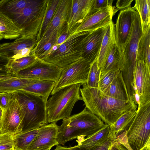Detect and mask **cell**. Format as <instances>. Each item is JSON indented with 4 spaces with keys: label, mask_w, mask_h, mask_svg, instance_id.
<instances>
[{
    "label": "cell",
    "mask_w": 150,
    "mask_h": 150,
    "mask_svg": "<svg viewBox=\"0 0 150 150\" xmlns=\"http://www.w3.org/2000/svg\"><path fill=\"white\" fill-rule=\"evenodd\" d=\"M82 85L80 91L86 107L105 124L111 125L125 113L137 108V104L132 100H119L106 95L98 88L89 87L86 84Z\"/></svg>",
    "instance_id": "6da1fadb"
},
{
    "label": "cell",
    "mask_w": 150,
    "mask_h": 150,
    "mask_svg": "<svg viewBox=\"0 0 150 150\" xmlns=\"http://www.w3.org/2000/svg\"><path fill=\"white\" fill-rule=\"evenodd\" d=\"M62 120L58 126L57 141L63 145L76 138L90 137L107 125L86 107L80 112Z\"/></svg>",
    "instance_id": "7a4b0ae2"
},
{
    "label": "cell",
    "mask_w": 150,
    "mask_h": 150,
    "mask_svg": "<svg viewBox=\"0 0 150 150\" xmlns=\"http://www.w3.org/2000/svg\"><path fill=\"white\" fill-rule=\"evenodd\" d=\"M13 93L24 115L22 132L38 129L48 124L46 103L41 97L22 90Z\"/></svg>",
    "instance_id": "3957f363"
},
{
    "label": "cell",
    "mask_w": 150,
    "mask_h": 150,
    "mask_svg": "<svg viewBox=\"0 0 150 150\" xmlns=\"http://www.w3.org/2000/svg\"><path fill=\"white\" fill-rule=\"evenodd\" d=\"M90 31L72 33L63 43L54 46L42 60L61 68L81 59L84 40Z\"/></svg>",
    "instance_id": "277c9868"
},
{
    "label": "cell",
    "mask_w": 150,
    "mask_h": 150,
    "mask_svg": "<svg viewBox=\"0 0 150 150\" xmlns=\"http://www.w3.org/2000/svg\"><path fill=\"white\" fill-rule=\"evenodd\" d=\"M81 85L77 83L65 87L49 98L46 104L48 124L56 123L70 116L75 103L82 100L80 91Z\"/></svg>",
    "instance_id": "5b68a950"
},
{
    "label": "cell",
    "mask_w": 150,
    "mask_h": 150,
    "mask_svg": "<svg viewBox=\"0 0 150 150\" xmlns=\"http://www.w3.org/2000/svg\"><path fill=\"white\" fill-rule=\"evenodd\" d=\"M123 132L129 150H144L150 144V101L138 107L132 122Z\"/></svg>",
    "instance_id": "8992f818"
},
{
    "label": "cell",
    "mask_w": 150,
    "mask_h": 150,
    "mask_svg": "<svg viewBox=\"0 0 150 150\" xmlns=\"http://www.w3.org/2000/svg\"><path fill=\"white\" fill-rule=\"evenodd\" d=\"M48 0H29L18 12L9 16L22 36L36 38L47 8Z\"/></svg>",
    "instance_id": "52a82bcc"
},
{
    "label": "cell",
    "mask_w": 150,
    "mask_h": 150,
    "mask_svg": "<svg viewBox=\"0 0 150 150\" xmlns=\"http://www.w3.org/2000/svg\"><path fill=\"white\" fill-rule=\"evenodd\" d=\"M91 64L82 58L78 61L62 68L60 77L52 91V95L60 90L74 84H86Z\"/></svg>",
    "instance_id": "ba28073f"
},
{
    "label": "cell",
    "mask_w": 150,
    "mask_h": 150,
    "mask_svg": "<svg viewBox=\"0 0 150 150\" xmlns=\"http://www.w3.org/2000/svg\"><path fill=\"white\" fill-rule=\"evenodd\" d=\"M23 119L22 110L13 94L9 103L3 110L0 122V134L8 133L14 136L20 133L22 131Z\"/></svg>",
    "instance_id": "9c48e42d"
},
{
    "label": "cell",
    "mask_w": 150,
    "mask_h": 150,
    "mask_svg": "<svg viewBox=\"0 0 150 150\" xmlns=\"http://www.w3.org/2000/svg\"><path fill=\"white\" fill-rule=\"evenodd\" d=\"M62 69L55 65L38 59L34 64L13 76L27 79L57 81L60 77Z\"/></svg>",
    "instance_id": "30bf717a"
},
{
    "label": "cell",
    "mask_w": 150,
    "mask_h": 150,
    "mask_svg": "<svg viewBox=\"0 0 150 150\" xmlns=\"http://www.w3.org/2000/svg\"><path fill=\"white\" fill-rule=\"evenodd\" d=\"M135 101L139 107L150 101V69L143 62L136 60L134 76Z\"/></svg>",
    "instance_id": "8fae6325"
},
{
    "label": "cell",
    "mask_w": 150,
    "mask_h": 150,
    "mask_svg": "<svg viewBox=\"0 0 150 150\" xmlns=\"http://www.w3.org/2000/svg\"><path fill=\"white\" fill-rule=\"evenodd\" d=\"M37 44L36 38L21 36L10 42L0 44V56L15 59L29 55Z\"/></svg>",
    "instance_id": "7c38bea8"
},
{
    "label": "cell",
    "mask_w": 150,
    "mask_h": 150,
    "mask_svg": "<svg viewBox=\"0 0 150 150\" xmlns=\"http://www.w3.org/2000/svg\"><path fill=\"white\" fill-rule=\"evenodd\" d=\"M142 33L140 17L135 11L131 33L122 53L124 68H135L138 43Z\"/></svg>",
    "instance_id": "4fadbf2b"
},
{
    "label": "cell",
    "mask_w": 150,
    "mask_h": 150,
    "mask_svg": "<svg viewBox=\"0 0 150 150\" xmlns=\"http://www.w3.org/2000/svg\"><path fill=\"white\" fill-rule=\"evenodd\" d=\"M135 10L134 6L120 11L117 20L115 29L116 45L122 53L131 33Z\"/></svg>",
    "instance_id": "5bb4252c"
},
{
    "label": "cell",
    "mask_w": 150,
    "mask_h": 150,
    "mask_svg": "<svg viewBox=\"0 0 150 150\" xmlns=\"http://www.w3.org/2000/svg\"><path fill=\"white\" fill-rule=\"evenodd\" d=\"M71 2L72 0H60L42 38L33 50H37L44 45L55 32L67 22Z\"/></svg>",
    "instance_id": "9a60e30c"
},
{
    "label": "cell",
    "mask_w": 150,
    "mask_h": 150,
    "mask_svg": "<svg viewBox=\"0 0 150 150\" xmlns=\"http://www.w3.org/2000/svg\"><path fill=\"white\" fill-rule=\"evenodd\" d=\"M58 126L51 123L38 129V133L27 150H38L59 145L57 141Z\"/></svg>",
    "instance_id": "2e32d148"
},
{
    "label": "cell",
    "mask_w": 150,
    "mask_h": 150,
    "mask_svg": "<svg viewBox=\"0 0 150 150\" xmlns=\"http://www.w3.org/2000/svg\"><path fill=\"white\" fill-rule=\"evenodd\" d=\"M94 0H72L67 20L68 30L71 34L85 20L91 10Z\"/></svg>",
    "instance_id": "e0dca14e"
},
{
    "label": "cell",
    "mask_w": 150,
    "mask_h": 150,
    "mask_svg": "<svg viewBox=\"0 0 150 150\" xmlns=\"http://www.w3.org/2000/svg\"><path fill=\"white\" fill-rule=\"evenodd\" d=\"M119 10L110 5L98 11L87 17L74 33L92 31L107 26L112 21L113 16Z\"/></svg>",
    "instance_id": "ac0fdd59"
},
{
    "label": "cell",
    "mask_w": 150,
    "mask_h": 150,
    "mask_svg": "<svg viewBox=\"0 0 150 150\" xmlns=\"http://www.w3.org/2000/svg\"><path fill=\"white\" fill-rule=\"evenodd\" d=\"M107 26L90 31L84 40L81 57L91 64L98 58Z\"/></svg>",
    "instance_id": "d6986e66"
},
{
    "label": "cell",
    "mask_w": 150,
    "mask_h": 150,
    "mask_svg": "<svg viewBox=\"0 0 150 150\" xmlns=\"http://www.w3.org/2000/svg\"><path fill=\"white\" fill-rule=\"evenodd\" d=\"M115 25L113 22L112 21L106 27L97 59L98 68L100 71L114 45L116 44Z\"/></svg>",
    "instance_id": "ffe728a7"
},
{
    "label": "cell",
    "mask_w": 150,
    "mask_h": 150,
    "mask_svg": "<svg viewBox=\"0 0 150 150\" xmlns=\"http://www.w3.org/2000/svg\"><path fill=\"white\" fill-rule=\"evenodd\" d=\"M103 92L109 96L119 100L125 101L130 100L121 71Z\"/></svg>",
    "instance_id": "44dd1931"
},
{
    "label": "cell",
    "mask_w": 150,
    "mask_h": 150,
    "mask_svg": "<svg viewBox=\"0 0 150 150\" xmlns=\"http://www.w3.org/2000/svg\"><path fill=\"white\" fill-rule=\"evenodd\" d=\"M137 112V108H135L126 112L109 125L108 138L113 140L120 132L127 129L133 121Z\"/></svg>",
    "instance_id": "7402d4cb"
},
{
    "label": "cell",
    "mask_w": 150,
    "mask_h": 150,
    "mask_svg": "<svg viewBox=\"0 0 150 150\" xmlns=\"http://www.w3.org/2000/svg\"><path fill=\"white\" fill-rule=\"evenodd\" d=\"M38 81L20 78L14 76L0 79V93L13 92L21 90Z\"/></svg>",
    "instance_id": "603a6c76"
},
{
    "label": "cell",
    "mask_w": 150,
    "mask_h": 150,
    "mask_svg": "<svg viewBox=\"0 0 150 150\" xmlns=\"http://www.w3.org/2000/svg\"><path fill=\"white\" fill-rule=\"evenodd\" d=\"M122 53L115 44L100 70V77L112 70L122 71L123 70Z\"/></svg>",
    "instance_id": "cb8c5ba5"
},
{
    "label": "cell",
    "mask_w": 150,
    "mask_h": 150,
    "mask_svg": "<svg viewBox=\"0 0 150 150\" xmlns=\"http://www.w3.org/2000/svg\"><path fill=\"white\" fill-rule=\"evenodd\" d=\"M57 81L50 80H39L24 88L22 90L41 97L46 103Z\"/></svg>",
    "instance_id": "d4e9b609"
},
{
    "label": "cell",
    "mask_w": 150,
    "mask_h": 150,
    "mask_svg": "<svg viewBox=\"0 0 150 150\" xmlns=\"http://www.w3.org/2000/svg\"><path fill=\"white\" fill-rule=\"evenodd\" d=\"M109 129V125H106L104 127L92 136L86 139L79 137L76 141L80 146L90 149L101 145L108 140Z\"/></svg>",
    "instance_id": "484cf974"
},
{
    "label": "cell",
    "mask_w": 150,
    "mask_h": 150,
    "mask_svg": "<svg viewBox=\"0 0 150 150\" xmlns=\"http://www.w3.org/2000/svg\"><path fill=\"white\" fill-rule=\"evenodd\" d=\"M0 33L4 38L13 39L22 36L21 30L7 16L0 12Z\"/></svg>",
    "instance_id": "4316f807"
},
{
    "label": "cell",
    "mask_w": 150,
    "mask_h": 150,
    "mask_svg": "<svg viewBox=\"0 0 150 150\" xmlns=\"http://www.w3.org/2000/svg\"><path fill=\"white\" fill-rule=\"evenodd\" d=\"M150 25L142 33L139 40L137 60L143 62L150 69Z\"/></svg>",
    "instance_id": "83f0119b"
},
{
    "label": "cell",
    "mask_w": 150,
    "mask_h": 150,
    "mask_svg": "<svg viewBox=\"0 0 150 150\" xmlns=\"http://www.w3.org/2000/svg\"><path fill=\"white\" fill-rule=\"evenodd\" d=\"M38 59L32 51L29 55L15 59H9L7 71L13 76L17 72L29 67Z\"/></svg>",
    "instance_id": "f1b7e54d"
},
{
    "label": "cell",
    "mask_w": 150,
    "mask_h": 150,
    "mask_svg": "<svg viewBox=\"0 0 150 150\" xmlns=\"http://www.w3.org/2000/svg\"><path fill=\"white\" fill-rule=\"evenodd\" d=\"M150 0H136L134 7L140 18L142 33L150 25Z\"/></svg>",
    "instance_id": "f546056e"
},
{
    "label": "cell",
    "mask_w": 150,
    "mask_h": 150,
    "mask_svg": "<svg viewBox=\"0 0 150 150\" xmlns=\"http://www.w3.org/2000/svg\"><path fill=\"white\" fill-rule=\"evenodd\" d=\"M60 0H48L47 9L36 38L37 44L42 38Z\"/></svg>",
    "instance_id": "4dcf8cb0"
},
{
    "label": "cell",
    "mask_w": 150,
    "mask_h": 150,
    "mask_svg": "<svg viewBox=\"0 0 150 150\" xmlns=\"http://www.w3.org/2000/svg\"><path fill=\"white\" fill-rule=\"evenodd\" d=\"M38 129L21 132L14 136L15 149L16 150H27L37 134Z\"/></svg>",
    "instance_id": "1f68e13d"
},
{
    "label": "cell",
    "mask_w": 150,
    "mask_h": 150,
    "mask_svg": "<svg viewBox=\"0 0 150 150\" xmlns=\"http://www.w3.org/2000/svg\"><path fill=\"white\" fill-rule=\"evenodd\" d=\"M59 29L55 32L44 45L37 50H33V52L38 59L40 60L43 59L55 45L58 37Z\"/></svg>",
    "instance_id": "d6a6232c"
},
{
    "label": "cell",
    "mask_w": 150,
    "mask_h": 150,
    "mask_svg": "<svg viewBox=\"0 0 150 150\" xmlns=\"http://www.w3.org/2000/svg\"><path fill=\"white\" fill-rule=\"evenodd\" d=\"M100 71L98 68L97 59L91 64L86 86L98 88Z\"/></svg>",
    "instance_id": "836d02e7"
},
{
    "label": "cell",
    "mask_w": 150,
    "mask_h": 150,
    "mask_svg": "<svg viewBox=\"0 0 150 150\" xmlns=\"http://www.w3.org/2000/svg\"><path fill=\"white\" fill-rule=\"evenodd\" d=\"M120 71L112 70L100 77L98 88L103 92L109 86Z\"/></svg>",
    "instance_id": "e575fe53"
},
{
    "label": "cell",
    "mask_w": 150,
    "mask_h": 150,
    "mask_svg": "<svg viewBox=\"0 0 150 150\" xmlns=\"http://www.w3.org/2000/svg\"><path fill=\"white\" fill-rule=\"evenodd\" d=\"M15 149L14 136L8 133L0 134V150Z\"/></svg>",
    "instance_id": "d590c367"
},
{
    "label": "cell",
    "mask_w": 150,
    "mask_h": 150,
    "mask_svg": "<svg viewBox=\"0 0 150 150\" xmlns=\"http://www.w3.org/2000/svg\"><path fill=\"white\" fill-rule=\"evenodd\" d=\"M113 1L112 0H94L87 17L100 10L112 5Z\"/></svg>",
    "instance_id": "8d00e7d4"
},
{
    "label": "cell",
    "mask_w": 150,
    "mask_h": 150,
    "mask_svg": "<svg viewBox=\"0 0 150 150\" xmlns=\"http://www.w3.org/2000/svg\"><path fill=\"white\" fill-rule=\"evenodd\" d=\"M108 150H129L125 146L121 133H119L113 140Z\"/></svg>",
    "instance_id": "74e56055"
},
{
    "label": "cell",
    "mask_w": 150,
    "mask_h": 150,
    "mask_svg": "<svg viewBox=\"0 0 150 150\" xmlns=\"http://www.w3.org/2000/svg\"><path fill=\"white\" fill-rule=\"evenodd\" d=\"M13 92L0 93V107L3 110L13 97Z\"/></svg>",
    "instance_id": "f35d334b"
},
{
    "label": "cell",
    "mask_w": 150,
    "mask_h": 150,
    "mask_svg": "<svg viewBox=\"0 0 150 150\" xmlns=\"http://www.w3.org/2000/svg\"><path fill=\"white\" fill-rule=\"evenodd\" d=\"M133 0H119L116 3V7L120 11L131 7V4Z\"/></svg>",
    "instance_id": "ab89813d"
},
{
    "label": "cell",
    "mask_w": 150,
    "mask_h": 150,
    "mask_svg": "<svg viewBox=\"0 0 150 150\" xmlns=\"http://www.w3.org/2000/svg\"><path fill=\"white\" fill-rule=\"evenodd\" d=\"M113 140L110 138H108V140L103 144L95 146L89 150H108Z\"/></svg>",
    "instance_id": "60d3db41"
},
{
    "label": "cell",
    "mask_w": 150,
    "mask_h": 150,
    "mask_svg": "<svg viewBox=\"0 0 150 150\" xmlns=\"http://www.w3.org/2000/svg\"><path fill=\"white\" fill-rule=\"evenodd\" d=\"M90 149L81 147L79 145L71 147H63L60 145L57 146L54 150H89Z\"/></svg>",
    "instance_id": "b9f144b4"
},
{
    "label": "cell",
    "mask_w": 150,
    "mask_h": 150,
    "mask_svg": "<svg viewBox=\"0 0 150 150\" xmlns=\"http://www.w3.org/2000/svg\"><path fill=\"white\" fill-rule=\"evenodd\" d=\"M9 61V59L8 58L0 56V71L8 72L7 65Z\"/></svg>",
    "instance_id": "7bdbcfd3"
},
{
    "label": "cell",
    "mask_w": 150,
    "mask_h": 150,
    "mask_svg": "<svg viewBox=\"0 0 150 150\" xmlns=\"http://www.w3.org/2000/svg\"><path fill=\"white\" fill-rule=\"evenodd\" d=\"M13 76L7 71H0V79L11 77Z\"/></svg>",
    "instance_id": "ee69618b"
},
{
    "label": "cell",
    "mask_w": 150,
    "mask_h": 150,
    "mask_svg": "<svg viewBox=\"0 0 150 150\" xmlns=\"http://www.w3.org/2000/svg\"><path fill=\"white\" fill-rule=\"evenodd\" d=\"M3 112V110L0 107V122L1 119Z\"/></svg>",
    "instance_id": "f6af8a7d"
},
{
    "label": "cell",
    "mask_w": 150,
    "mask_h": 150,
    "mask_svg": "<svg viewBox=\"0 0 150 150\" xmlns=\"http://www.w3.org/2000/svg\"><path fill=\"white\" fill-rule=\"evenodd\" d=\"M144 150H150V144L147 146Z\"/></svg>",
    "instance_id": "bcb514c9"
},
{
    "label": "cell",
    "mask_w": 150,
    "mask_h": 150,
    "mask_svg": "<svg viewBox=\"0 0 150 150\" xmlns=\"http://www.w3.org/2000/svg\"><path fill=\"white\" fill-rule=\"evenodd\" d=\"M52 147H50L47 148L45 149H43L38 150H50L51 149Z\"/></svg>",
    "instance_id": "7dc6e473"
},
{
    "label": "cell",
    "mask_w": 150,
    "mask_h": 150,
    "mask_svg": "<svg viewBox=\"0 0 150 150\" xmlns=\"http://www.w3.org/2000/svg\"><path fill=\"white\" fill-rule=\"evenodd\" d=\"M4 38L3 36L0 33V40Z\"/></svg>",
    "instance_id": "c3c4849f"
},
{
    "label": "cell",
    "mask_w": 150,
    "mask_h": 150,
    "mask_svg": "<svg viewBox=\"0 0 150 150\" xmlns=\"http://www.w3.org/2000/svg\"><path fill=\"white\" fill-rule=\"evenodd\" d=\"M16 150V149H12V150Z\"/></svg>",
    "instance_id": "681fc988"
},
{
    "label": "cell",
    "mask_w": 150,
    "mask_h": 150,
    "mask_svg": "<svg viewBox=\"0 0 150 150\" xmlns=\"http://www.w3.org/2000/svg\"></svg>",
    "instance_id": "f907efd6"
},
{
    "label": "cell",
    "mask_w": 150,
    "mask_h": 150,
    "mask_svg": "<svg viewBox=\"0 0 150 150\" xmlns=\"http://www.w3.org/2000/svg\"></svg>",
    "instance_id": "816d5d0a"
}]
</instances>
